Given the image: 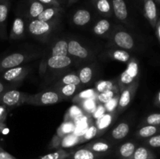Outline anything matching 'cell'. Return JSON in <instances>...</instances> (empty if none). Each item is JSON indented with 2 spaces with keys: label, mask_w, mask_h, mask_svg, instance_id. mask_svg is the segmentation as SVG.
Here are the masks:
<instances>
[{
  "label": "cell",
  "mask_w": 160,
  "mask_h": 159,
  "mask_svg": "<svg viewBox=\"0 0 160 159\" xmlns=\"http://www.w3.org/2000/svg\"><path fill=\"white\" fill-rule=\"evenodd\" d=\"M58 1H59H59H60V0H58Z\"/></svg>",
  "instance_id": "obj_53"
},
{
  "label": "cell",
  "mask_w": 160,
  "mask_h": 159,
  "mask_svg": "<svg viewBox=\"0 0 160 159\" xmlns=\"http://www.w3.org/2000/svg\"><path fill=\"white\" fill-rule=\"evenodd\" d=\"M144 15L152 27H156L158 21V11L154 0H143Z\"/></svg>",
  "instance_id": "obj_11"
},
{
  "label": "cell",
  "mask_w": 160,
  "mask_h": 159,
  "mask_svg": "<svg viewBox=\"0 0 160 159\" xmlns=\"http://www.w3.org/2000/svg\"><path fill=\"white\" fill-rule=\"evenodd\" d=\"M97 157V154L85 147L78 150L71 154L70 159H96Z\"/></svg>",
  "instance_id": "obj_29"
},
{
  "label": "cell",
  "mask_w": 160,
  "mask_h": 159,
  "mask_svg": "<svg viewBox=\"0 0 160 159\" xmlns=\"http://www.w3.org/2000/svg\"><path fill=\"white\" fill-rule=\"evenodd\" d=\"M97 96V92L95 91V89H87L84 91L81 92L75 97V101H81L83 100L91 99V98H95Z\"/></svg>",
  "instance_id": "obj_37"
},
{
  "label": "cell",
  "mask_w": 160,
  "mask_h": 159,
  "mask_svg": "<svg viewBox=\"0 0 160 159\" xmlns=\"http://www.w3.org/2000/svg\"><path fill=\"white\" fill-rule=\"evenodd\" d=\"M82 111L81 110V108L78 107V106H72L69 111L67 113V118H65L66 120H71L73 121L76 118H78V117H80L81 115H82Z\"/></svg>",
  "instance_id": "obj_40"
},
{
  "label": "cell",
  "mask_w": 160,
  "mask_h": 159,
  "mask_svg": "<svg viewBox=\"0 0 160 159\" xmlns=\"http://www.w3.org/2000/svg\"><path fill=\"white\" fill-rule=\"evenodd\" d=\"M156 155L145 147H138L134 151L131 159H156Z\"/></svg>",
  "instance_id": "obj_25"
},
{
  "label": "cell",
  "mask_w": 160,
  "mask_h": 159,
  "mask_svg": "<svg viewBox=\"0 0 160 159\" xmlns=\"http://www.w3.org/2000/svg\"><path fill=\"white\" fill-rule=\"evenodd\" d=\"M130 132V126L128 123L122 122L117 125L111 132V137L114 140H122L128 135Z\"/></svg>",
  "instance_id": "obj_20"
},
{
  "label": "cell",
  "mask_w": 160,
  "mask_h": 159,
  "mask_svg": "<svg viewBox=\"0 0 160 159\" xmlns=\"http://www.w3.org/2000/svg\"><path fill=\"white\" fill-rule=\"evenodd\" d=\"M0 159H17L0 147Z\"/></svg>",
  "instance_id": "obj_46"
},
{
  "label": "cell",
  "mask_w": 160,
  "mask_h": 159,
  "mask_svg": "<svg viewBox=\"0 0 160 159\" xmlns=\"http://www.w3.org/2000/svg\"><path fill=\"white\" fill-rule=\"evenodd\" d=\"M62 9L61 7H56V6H47L43 12L38 17V20L42 21L49 22L57 20L59 17H60L62 12Z\"/></svg>",
  "instance_id": "obj_14"
},
{
  "label": "cell",
  "mask_w": 160,
  "mask_h": 159,
  "mask_svg": "<svg viewBox=\"0 0 160 159\" xmlns=\"http://www.w3.org/2000/svg\"><path fill=\"white\" fill-rule=\"evenodd\" d=\"M59 84L62 85H67V84H73V85L79 86L81 85V80L78 76V75L74 73H70V74L65 75L62 79L59 80Z\"/></svg>",
  "instance_id": "obj_36"
},
{
  "label": "cell",
  "mask_w": 160,
  "mask_h": 159,
  "mask_svg": "<svg viewBox=\"0 0 160 159\" xmlns=\"http://www.w3.org/2000/svg\"><path fill=\"white\" fill-rule=\"evenodd\" d=\"M112 12L120 21L125 22L128 18V10L125 0H111Z\"/></svg>",
  "instance_id": "obj_13"
},
{
  "label": "cell",
  "mask_w": 160,
  "mask_h": 159,
  "mask_svg": "<svg viewBox=\"0 0 160 159\" xmlns=\"http://www.w3.org/2000/svg\"><path fill=\"white\" fill-rule=\"evenodd\" d=\"M31 57L30 55L21 52H15L0 59V73H3L9 69L17 67L26 62Z\"/></svg>",
  "instance_id": "obj_6"
},
{
  "label": "cell",
  "mask_w": 160,
  "mask_h": 159,
  "mask_svg": "<svg viewBox=\"0 0 160 159\" xmlns=\"http://www.w3.org/2000/svg\"><path fill=\"white\" fill-rule=\"evenodd\" d=\"M156 34H157V37L160 41V19L158 20L157 23H156Z\"/></svg>",
  "instance_id": "obj_47"
},
{
  "label": "cell",
  "mask_w": 160,
  "mask_h": 159,
  "mask_svg": "<svg viewBox=\"0 0 160 159\" xmlns=\"http://www.w3.org/2000/svg\"><path fill=\"white\" fill-rule=\"evenodd\" d=\"M31 69L27 66H17L9 69L2 73V79L8 82L15 83L23 80L29 73Z\"/></svg>",
  "instance_id": "obj_9"
},
{
  "label": "cell",
  "mask_w": 160,
  "mask_h": 159,
  "mask_svg": "<svg viewBox=\"0 0 160 159\" xmlns=\"http://www.w3.org/2000/svg\"><path fill=\"white\" fill-rule=\"evenodd\" d=\"M118 99H119V94L117 95L115 98H112V99L111 100V101H109V102L105 104V108H106V112H112L113 111H115V109L117 110V104H118Z\"/></svg>",
  "instance_id": "obj_42"
},
{
  "label": "cell",
  "mask_w": 160,
  "mask_h": 159,
  "mask_svg": "<svg viewBox=\"0 0 160 159\" xmlns=\"http://www.w3.org/2000/svg\"><path fill=\"white\" fill-rule=\"evenodd\" d=\"M0 1H6V0H0Z\"/></svg>",
  "instance_id": "obj_52"
},
{
  "label": "cell",
  "mask_w": 160,
  "mask_h": 159,
  "mask_svg": "<svg viewBox=\"0 0 160 159\" xmlns=\"http://www.w3.org/2000/svg\"><path fill=\"white\" fill-rule=\"evenodd\" d=\"M145 124L150 126H160V113H153L148 115L145 120Z\"/></svg>",
  "instance_id": "obj_41"
},
{
  "label": "cell",
  "mask_w": 160,
  "mask_h": 159,
  "mask_svg": "<svg viewBox=\"0 0 160 159\" xmlns=\"http://www.w3.org/2000/svg\"><path fill=\"white\" fill-rule=\"evenodd\" d=\"M112 41L115 45L123 50H132L135 45L132 35L125 31H118L115 32L112 37Z\"/></svg>",
  "instance_id": "obj_8"
},
{
  "label": "cell",
  "mask_w": 160,
  "mask_h": 159,
  "mask_svg": "<svg viewBox=\"0 0 160 159\" xmlns=\"http://www.w3.org/2000/svg\"><path fill=\"white\" fill-rule=\"evenodd\" d=\"M108 55L111 59L121 62H128L131 59L130 53L128 51H127L126 50L123 49L111 50V51H109L108 52Z\"/></svg>",
  "instance_id": "obj_26"
},
{
  "label": "cell",
  "mask_w": 160,
  "mask_h": 159,
  "mask_svg": "<svg viewBox=\"0 0 160 159\" xmlns=\"http://www.w3.org/2000/svg\"><path fill=\"white\" fill-rule=\"evenodd\" d=\"M28 94L17 90H6L0 94V104L6 107H16L25 104Z\"/></svg>",
  "instance_id": "obj_4"
},
{
  "label": "cell",
  "mask_w": 160,
  "mask_h": 159,
  "mask_svg": "<svg viewBox=\"0 0 160 159\" xmlns=\"http://www.w3.org/2000/svg\"><path fill=\"white\" fill-rule=\"evenodd\" d=\"M86 148L93 151L95 154H101L109 151L111 149V145L105 141H95L87 145Z\"/></svg>",
  "instance_id": "obj_27"
},
{
  "label": "cell",
  "mask_w": 160,
  "mask_h": 159,
  "mask_svg": "<svg viewBox=\"0 0 160 159\" xmlns=\"http://www.w3.org/2000/svg\"><path fill=\"white\" fill-rule=\"evenodd\" d=\"M159 127L156 126L145 125L143 127L140 128L138 129L137 135L140 138H149V137L156 135V133L159 131Z\"/></svg>",
  "instance_id": "obj_30"
},
{
  "label": "cell",
  "mask_w": 160,
  "mask_h": 159,
  "mask_svg": "<svg viewBox=\"0 0 160 159\" xmlns=\"http://www.w3.org/2000/svg\"><path fill=\"white\" fill-rule=\"evenodd\" d=\"M138 86L139 80L133 83L129 87L120 90L121 93H120V95L119 96L118 104H117V110H116L118 113L123 112L129 105L130 103L131 102V101L134 98V95H135L136 91H137L138 88Z\"/></svg>",
  "instance_id": "obj_5"
},
{
  "label": "cell",
  "mask_w": 160,
  "mask_h": 159,
  "mask_svg": "<svg viewBox=\"0 0 160 159\" xmlns=\"http://www.w3.org/2000/svg\"><path fill=\"white\" fill-rule=\"evenodd\" d=\"M78 86L73 85V84H67V85L59 86V90H57L58 93L60 94L62 98H69L73 96L76 92Z\"/></svg>",
  "instance_id": "obj_34"
},
{
  "label": "cell",
  "mask_w": 160,
  "mask_h": 159,
  "mask_svg": "<svg viewBox=\"0 0 160 159\" xmlns=\"http://www.w3.org/2000/svg\"><path fill=\"white\" fill-rule=\"evenodd\" d=\"M117 86L116 85L115 83L112 80H100L95 85V91L97 94L102 93V92L108 91V90H113V89L117 88Z\"/></svg>",
  "instance_id": "obj_32"
},
{
  "label": "cell",
  "mask_w": 160,
  "mask_h": 159,
  "mask_svg": "<svg viewBox=\"0 0 160 159\" xmlns=\"http://www.w3.org/2000/svg\"><path fill=\"white\" fill-rule=\"evenodd\" d=\"M78 1V0H68V5H69V6H71L72 4L77 2Z\"/></svg>",
  "instance_id": "obj_50"
},
{
  "label": "cell",
  "mask_w": 160,
  "mask_h": 159,
  "mask_svg": "<svg viewBox=\"0 0 160 159\" xmlns=\"http://www.w3.org/2000/svg\"><path fill=\"white\" fill-rule=\"evenodd\" d=\"M146 143L151 147L159 148L160 147V134L158 135H154L152 137H149L147 140Z\"/></svg>",
  "instance_id": "obj_43"
},
{
  "label": "cell",
  "mask_w": 160,
  "mask_h": 159,
  "mask_svg": "<svg viewBox=\"0 0 160 159\" xmlns=\"http://www.w3.org/2000/svg\"><path fill=\"white\" fill-rule=\"evenodd\" d=\"M40 2L43 3L47 6H56V7H61L60 2L58 0H38Z\"/></svg>",
  "instance_id": "obj_45"
},
{
  "label": "cell",
  "mask_w": 160,
  "mask_h": 159,
  "mask_svg": "<svg viewBox=\"0 0 160 159\" xmlns=\"http://www.w3.org/2000/svg\"><path fill=\"white\" fill-rule=\"evenodd\" d=\"M6 89H7V87H6V84H4L3 83H2L1 81H0V94L6 91Z\"/></svg>",
  "instance_id": "obj_48"
},
{
  "label": "cell",
  "mask_w": 160,
  "mask_h": 159,
  "mask_svg": "<svg viewBox=\"0 0 160 159\" xmlns=\"http://www.w3.org/2000/svg\"><path fill=\"white\" fill-rule=\"evenodd\" d=\"M111 23L107 19H102L98 20L93 27V32L98 36L106 35L110 31Z\"/></svg>",
  "instance_id": "obj_24"
},
{
  "label": "cell",
  "mask_w": 160,
  "mask_h": 159,
  "mask_svg": "<svg viewBox=\"0 0 160 159\" xmlns=\"http://www.w3.org/2000/svg\"><path fill=\"white\" fill-rule=\"evenodd\" d=\"M56 23L57 20L45 22L33 19L28 23V31L32 36L43 40L51 34Z\"/></svg>",
  "instance_id": "obj_1"
},
{
  "label": "cell",
  "mask_w": 160,
  "mask_h": 159,
  "mask_svg": "<svg viewBox=\"0 0 160 159\" xmlns=\"http://www.w3.org/2000/svg\"><path fill=\"white\" fill-rule=\"evenodd\" d=\"M135 149V143L133 142H126L120 147L118 154L122 159H131Z\"/></svg>",
  "instance_id": "obj_23"
},
{
  "label": "cell",
  "mask_w": 160,
  "mask_h": 159,
  "mask_svg": "<svg viewBox=\"0 0 160 159\" xmlns=\"http://www.w3.org/2000/svg\"><path fill=\"white\" fill-rule=\"evenodd\" d=\"M154 1H156V2L159 3V4H160V0H154Z\"/></svg>",
  "instance_id": "obj_51"
},
{
  "label": "cell",
  "mask_w": 160,
  "mask_h": 159,
  "mask_svg": "<svg viewBox=\"0 0 160 159\" xmlns=\"http://www.w3.org/2000/svg\"><path fill=\"white\" fill-rule=\"evenodd\" d=\"M70 155H71L70 152H68L64 149H59L56 152L41 156L39 159H67Z\"/></svg>",
  "instance_id": "obj_35"
},
{
  "label": "cell",
  "mask_w": 160,
  "mask_h": 159,
  "mask_svg": "<svg viewBox=\"0 0 160 159\" xmlns=\"http://www.w3.org/2000/svg\"><path fill=\"white\" fill-rule=\"evenodd\" d=\"M139 77V64L138 61L134 58L131 59L128 62V67L126 70L121 73L120 76L119 80L117 82L118 87H120V90H123L126 87H129L130 85L138 80Z\"/></svg>",
  "instance_id": "obj_3"
},
{
  "label": "cell",
  "mask_w": 160,
  "mask_h": 159,
  "mask_svg": "<svg viewBox=\"0 0 160 159\" xmlns=\"http://www.w3.org/2000/svg\"><path fill=\"white\" fill-rule=\"evenodd\" d=\"M98 134V129H97L96 126L95 125H91L88 126V128L87 129L86 132H84V135L82 136V140L83 142L88 141V140H90L92 139H93L94 137H96Z\"/></svg>",
  "instance_id": "obj_39"
},
{
  "label": "cell",
  "mask_w": 160,
  "mask_h": 159,
  "mask_svg": "<svg viewBox=\"0 0 160 159\" xmlns=\"http://www.w3.org/2000/svg\"><path fill=\"white\" fill-rule=\"evenodd\" d=\"M115 118V114L113 112H107L105 113L104 115H102L98 118H97L96 122V127L98 129V132H103L106 130L108 127L111 125V123L113 121Z\"/></svg>",
  "instance_id": "obj_21"
},
{
  "label": "cell",
  "mask_w": 160,
  "mask_h": 159,
  "mask_svg": "<svg viewBox=\"0 0 160 159\" xmlns=\"http://www.w3.org/2000/svg\"><path fill=\"white\" fill-rule=\"evenodd\" d=\"M94 6L102 15L110 17L112 12L111 0H93Z\"/></svg>",
  "instance_id": "obj_19"
},
{
  "label": "cell",
  "mask_w": 160,
  "mask_h": 159,
  "mask_svg": "<svg viewBox=\"0 0 160 159\" xmlns=\"http://www.w3.org/2000/svg\"><path fill=\"white\" fill-rule=\"evenodd\" d=\"M92 20V14L88 9H79L72 17V21L77 26H84Z\"/></svg>",
  "instance_id": "obj_16"
},
{
  "label": "cell",
  "mask_w": 160,
  "mask_h": 159,
  "mask_svg": "<svg viewBox=\"0 0 160 159\" xmlns=\"http://www.w3.org/2000/svg\"><path fill=\"white\" fill-rule=\"evenodd\" d=\"M80 143H83L82 137H78V136L75 135L74 133H70L60 137L58 149H61V148L66 149V148L73 147Z\"/></svg>",
  "instance_id": "obj_17"
},
{
  "label": "cell",
  "mask_w": 160,
  "mask_h": 159,
  "mask_svg": "<svg viewBox=\"0 0 160 159\" xmlns=\"http://www.w3.org/2000/svg\"><path fill=\"white\" fill-rule=\"evenodd\" d=\"M47 7V6L43 3L40 2L38 0H31L29 8H28V15L31 20L37 19L38 17L44 11V9Z\"/></svg>",
  "instance_id": "obj_22"
},
{
  "label": "cell",
  "mask_w": 160,
  "mask_h": 159,
  "mask_svg": "<svg viewBox=\"0 0 160 159\" xmlns=\"http://www.w3.org/2000/svg\"><path fill=\"white\" fill-rule=\"evenodd\" d=\"M75 124L73 121L71 120H66L63 123L60 125L57 130V134L56 135L59 137H62L64 136H67L68 134L73 133L74 130Z\"/></svg>",
  "instance_id": "obj_31"
},
{
  "label": "cell",
  "mask_w": 160,
  "mask_h": 159,
  "mask_svg": "<svg viewBox=\"0 0 160 159\" xmlns=\"http://www.w3.org/2000/svg\"><path fill=\"white\" fill-rule=\"evenodd\" d=\"M72 63V59L68 55L65 56H50L45 62H42L40 65V71L44 73L46 69L51 70H62L70 66Z\"/></svg>",
  "instance_id": "obj_7"
},
{
  "label": "cell",
  "mask_w": 160,
  "mask_h": 159,
  "mask_svg": "<svg viewBox=\"0 0 160 159\" xmlns=\"http://www.w3.org/2000/svg\"><path fill=\"white\" fill-rule=\"evenodd\" d=\"M80 103H81L83 109L85 112H88V113H93L97 108V104L96 102H95V98L83 100V101H80Z\"/></svg>",
  "instance_id": "obj_38"
},
{
  "label": "cell",
  "mask_w": 160,
  "mask_h": 159,
  "mask_svg": "<svg viewBox=\"0 0 160 159\" xmlns=\"http://www.w3.org/2000/svg\"><path fill=\"white\" fill-rule=\"evenodd\" d=\"M156 103L157 105L160 106V91L158 93L157 97H156Z\"/></svg>",
  "instance_id": "obj_49"
},
{
  "label": "cell",
  "mask_w": 160,
  "mask_h": 159,
  "mask_svg": "<svg viewBox=\"0 0 160 159\" xmlns=\"http://www.w3.org/2000/svg\"><path fill=\"white\" fill-rule=\"evenodd\" d=\"M68 55V41L59 39L51 48L50 56H65Z\"/></svg>",
  "instance_id": "obj_18"
},
{
  "label": "cell",
  "mask_w": 160,
  "mask_h": 159,
  "mask_svg": "<svg viewBox=\"0 0 160 159\" xmlns=\"http://www.w3.org/2000/svg\"><path fill=\"white\" fill-rule=\"evenodd\" d=\"M106 110L104 105H97L96 109H95V112H93V115L95 118H98L99 117H101L102 115H104V114L106 113Z\"/></svg>",
  "instance_id": "obj_44"
},
{
  "label": "cell",
  "mask_w": 160,
  "mask_h": 159,
  "mask_svg": "<svg viewBox=\"0 0 160 159\" xmlns=\"http://www.w3.org/2000/svg\"><path fill=\"white\" fill-rule=\"evenodd\" d=\"M25 23L23 19L20 17H17L13 20L12 28L9 34V38L12 40H18L24 36Z\"/></svg>",
  "instance_id": "obj_15"
},
{
  "label": "cell",
  "mask_w": 160,
  "mask_h": 159,
  "mask_svg": "<svg viewBox=\"0 0 160 159\" xmlns=\"http://www.w3.org/2000/svg\"><path fill=\"white\" fill-rule=\"evenodd\" d=\"M68 55L80 59H87L92 56L88 48L83 46L78 41L74 39L68 41Z\"/></svg>",
  "instance_id": "obj_10"
},
{
  "label": "cell",
  "mask_w": 160,
  "mask_h": 159,
  "mask_svg": "<svg viewBox=\"0 0 160 159\" xmlns=\"http://www.w3.org/2000/svg\"><path fill=\"white\" fill-rule=\"evenodd\" d=\"M62 100V98L57 91L46 90L36 94H29L25 104L35 106L51 105L59 102Z\"/></svg>",
  "instance_id": "obj_2"
},
{
  "label": "cell",
  "mask_w": 160,
  "mask_h": 159,
  "mask_svg": "<svg viewBox=\"0 0 160 159\" xmlns=\"http://www.w3.org/2000/svg\"><path fill=\"white\" fill-rule=\"evenodd\" d=\"M94 75V68L92 65H87L84 68L81 69L79 72L80 80H81V84L85 85L89 82H91Z\"/></svg>",
  "instance_id": "obj_28"
},
{
  "label": "cell",
  "mask_w": 160,
  "mask_h": 159,
  "mask_svg": "<svg viewBox=\"0 0 160 159\" xmlns=\"http://www.w3.org/2000/svg\"><path fill=\"white\" fill-rule=\"evenodd\" d=\"M119 94L118 92V87L113 90H108V91L102 92V93L97 94V100L99 101L102 104H106V103L109 102V101L112 99L113 98H115L117 95Z\"/></svg>",
  "instance_id": "obj_33"
},
{
  "label": "cell",
  "mask_w": 160,
  "mask_h": 159,
  "mask_svg": "<svg viewBox=\"0 0 160 159\" xmlns=\"http://www.w3.org/2000/svg\"><path fill=\"white\" fill-rule=\"evenodd\" d=\"M9 2L0 1V38H7V18L9 9Z\"/></svg>",
  "instance_id": "obj_12"
}]
</instances>
